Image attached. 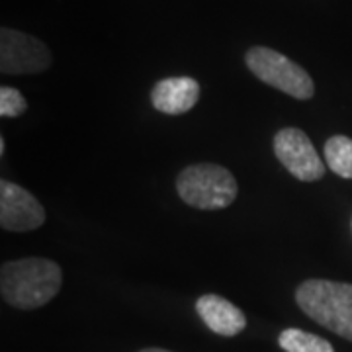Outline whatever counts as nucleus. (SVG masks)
<instances>
[{
	"instance_id": "nucleus-11",
	"label": "nucleus",
	"mask_w": 352,
	"mask_h": 352,
	"mask_svg": "<svg viewBox=\"0 0 352 352\" xmlns=\"http://www.w3.org/2000/svg\"><path fill=\"white\" fill-rule=\"evenodd\" d=\"M325 161L337 176L352 178V139L335 135L325 143Z\"/></svg>"
},
{
	"instance_id": "nucleus-8",
	"label": "nucleus",
	"mask_w": 352,
	"mask_h": 352,
	"mask_svg": "<svg viewBox=\"0 0 352 352\" xmlns=\"http://www.w3.org/2000/svg\"><path fill=\"white\" fill-rule=\"evenodd\" d=\"M200 100V85L192 76H170L159 80L151 90L153 108L168 116L190 112Z\"/></svg>"
},
{
	"instance_id": "nucleus-13",
	"label": "nucleus",
	"mask_w": 352,
	"mask_h": 352,
	"mask_svg": "<svg viewBox=\"0 0 352 352\" xmlns=\"http://www.w3.org/2000/svg\"><path fill=\"white\" fill-rule=\"evenodd\" d=\"M139 352H170V351H164V349H143V351H139Z\"/></svg>"
},
{
	"instance_id": "nucleus-9",
	"label": "nucleus",
	"mask_w": 352,
	"mask_h": 352,
	"mask_svg": "<svg viewBox=\"0 0 352 352\" xmlns=\"http://www.w3.org/2000/svg\"><path fill=\"white\" fill-rule=\"evenodd\" d=\"M196 311L206 327L221 337H235L247 327V317L237 305L217 296V294H204L196 302Z\"/></svg>"
},
{
	"instance_id": "nucleus-6",
	"label": "nucleus",
	"mask_w": 352,
	"mask_h": 352,
	"mask_svg": "<svg viewBox=\"0 0 352 352\" xmlns=\"http://www.w3.org/2000/svg\"><path fill=\"white\" fill-rule=\"evenodd\" d=\"M274 155L289 175L302 182H315L325 176V164L315 151L311 139L298 127H284L274 135Z\"/></svg>"
},
{
	"instance_id": "nucleus-5",
	"label": "nucleus",
	"mask_w": 352,
	"mask_h": 352,
	"mask_svg": "<svg viewBox=\"0 0 352 352\" xmlns=\"http://www.w3.org/2000/svg\"><path fill=\"white\" fill-rule=\"evenodd\" d=\"M51 51L41 39L14 28L0 30V73L34 75L50 69Z\"/></svg>"
},
{
	"instance_id": "nucleus-3",
	"label": "nucleus",
	"mask_w": 352,
	"mask_h": 352,
	"mask_svg": "<svg viewBox=\"0 0 352 352\" xmlns=\"http://www.w3.org/2000/svg\"><path fill=\"white\" fill-rule=\"evenodd\" d=\"M176 192L196 210H221L237 198V180L226 166L214 163L190 164L176 178Z\"/></svg>"
},
{
	"instance_id": "nucleus-1",
	"label": "nucleus",
	"mask_w": 352,
	"mask_h": 352,
	"mask_svg": "<svg viewBox=\"0 0 352 352\" xmlns=\"http://www.w3.org/2000/svg\"><path fill=\"white\" fill-rule=\"evenodd\" d=\"M63 272L50 258H20L2 264L0 296L2 300L22 311H32L50 303L61 289Z\"/></svg>"
},
{
	"instance_id": "nucleus-4",
	"label": "nucleus",
	"mask_w": 352,
	"mask_h": 352,
	"mask_svg": "<svg viewBox=\"0 0 352 352\" xmlns=\"http://www.w3.org/2000/svg\"><path fill=\"white\" fill-rule=\"evenodd\" d=\"M245 63L258 80L278 88L284 94H289L292 98L298 100L314 98V78L303 67L294 63L286 55L270 47L254 45L245 53Z\"/></svg>"
},
{
	"instance_id": "nucleus-7",
	"label": "nucleus",
	"mask_w": 352,
	"mask_h": 352,
	"mask_svg": "<svg viewBox=\"0 0 352 352\" xmlns=\"http://www.w3.org/2000/svg\"><path fill=\"white\" fill-rule=\"evenodd\" d=\"M45 223V210L39 200L22 186L0 180V226L4 231L25 233Z\"/></svg>"
},
{
	"instance_id": "nucleus-2",
	"label": "nucleus",
	"mask_w": 352,
	"mask_h": 352,
	"mask_svg": "<svg viewBox=\"0 0 352 352\" xmlns=\"http://www.w3.org/2000/svg\"><path fill=\"white\" fill-rule=\"evenodd\" d=\"M296 303L315 323L352 342V284L305 280L296 289Z\"/></svg>"
},
{
	"instance_id": "nucleus-12",
	"label": "nucleus",
	"mask_w": 352,
	"mask_h": 352,
	"mask_svg": "<svg viewBox=\"0 0 352 352\" xmlns=\"http://www.w3.org/2000/svg\"><path fill=\"white\" fill-rule=\"evenodd\" d=\"M28 110V102L20 90L12 87L0 88V116L2 118H18Z\"/></svg>"
},
{
	"instance_id": "nucleus-10",
	"label": "nucleus",
	"mask_w": 352,
	"mask_h": 352,
	"mask_svg": "<svg viewBox=\"0 0 352 352\" xmlns=\"http://www.w3.org/2000/svg\"><path fill=\"white\" fill-rule=\"evenodd\" d=\"M278 344L286 352H335L329 340L302 329H284L278 335Z\"/></svg>"
}]
</instances>
